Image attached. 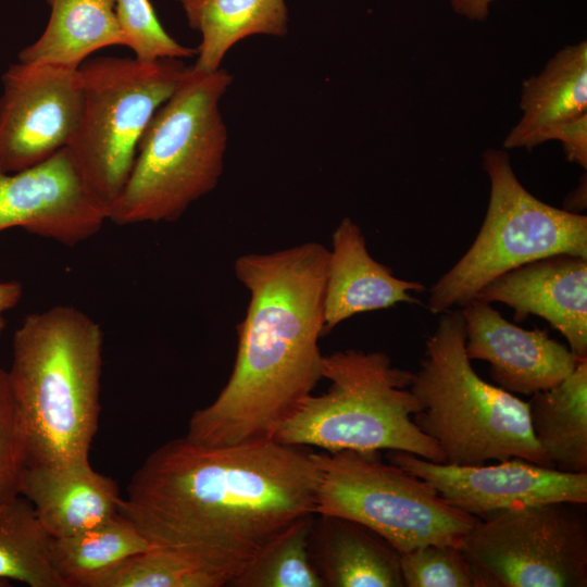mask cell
Returning <instances> with one entry per match:
<instances>
[{"label": "cell", "instance_id": "obj_16", "mask_svg": "<svg viewBox=\"0 0 587 587\" xmlns=\"http://www.w3.org/2000/svg\"><path fill=\"white\" fill-rule=\"evenodd\" d=\"M332 246L323 336L352 315L401 302L420 303L411 291H422L424 285L396 277L389 267L372 258L360 226L350 217H344L334 230Z\"/></svg>", "mask_w": 587, "mask_h": 587}, {"label": "cell", "instance_id": "obj_30", "mask_svg": "<svg viewBox=\"0 0 587 587\" xmlns=\"http://www.w3.org/2000/svg\"><path fill=\"white\" fill-rule=\"evenodd\" d=\"M548 140L560 141L563 146L567 161L574 162L586 170L587 113L542 130L536 139V146Z\"/></svg>", "mask_w": 587, "mask_h": 587}, {"label": "cell", "instance_id": "obj_26", "mask_svg": "<svg viewBox=\"0 0 587 587\" xmlns=\"http://www.w3.org/2000/svg\"><path fill=\"white\" fill-rule=\"evenodd\" d=\"M223 583L182 554L150 547L102 574L91 587H222Z\"/></svg>", "mask_w": 587, "mask_h": 587}, {"label": "cell", "instance_id": "obj_22", "mask_svg": "<svg viewBox=\"0 0 587 587\" xmlns=\"http://www.w3.org/2000/svg\"><path fill=\"white\" fill-rule=\"evenodd\" d=\"M189 27L201 35L195 67L215 71L240 40L254 35L283 37L288 32L285 0H175Z\"/></svg>", "mask_w": 587, "mask_h": 587}, {"label": "cell", "instance_id": "obj_8", "mask_svg": "<svg viewBox=\"0 0 587 587\" xmlns=\"http://www.w3.org/2000/svg\"><path fill=\"white\" fill-rule=\"evenodd\" d=\"M379 452H313L314 514L359 522L400 553L429 544L460 546L478 517L453 507L423 478L385 462Z\"/></svg>", "mask_w": 587, "mask_h": 587}, {"label": "cell", "instance_id": "obj_33", "mask_svg": "<svg viewBox=\"0 0 587 587\" xmlns=\"http://www.w3.org/2000/svg\"><path fill=\"white\" fill-rule=\"evenodd\" d=\"M583 209H586V175L582 177L578 187L567 196L564 202V210L569 212L578 213Z\"/></svg>", "mask_w": 587, "mask_h": 587}, {"label": "cell", "instance_id": "obj_11", "mask_svg": "<svg viewBox=\"0 0 587 587\" xmlns=\"http://www.w3.org/2000/svg\"><path fill=\"white\" fill-rule=\"evenodd\" d=\"M2 83L0 168L18 172L68 147L84 109L79 67L18 62Z\"/></svg>", "mask_w": 587, "mask_h": 587}, {"label": "cell", "instance_id": "obj_28", "mask_svg": "<svg viewBox=\"0 0 587 587\" xmlns=\"http://www.w3.org/2000/svg\"><path fill=\"white\" fill-rule=\"evenodd\" d=\"M115 13L136 59L154 61L197 54L195 48L180 45L167 34L150 0H115Z\"/></svg>", "mask_w": 587, "mask_h": 587}, {"label": "cell", "instance_id": "obj_29", "mask_svg": "<svg viewBox=\"0 0 587 587\" xmlns=\"http://www.w3.org/2000/svg\"><path fill=\"white\" fill-rule=\"evenodd\" d=\"M26 466L24 436L8 372L0 369V502L21 496Z\"/></svg>", "mask_w": 587, "mask_h": 587}, {"label": "cell", "instance_id": "obj_25", "mask_svg": "<svg viewBox=\"0 0 587 587\" xmlns=\"http://www.w3.org/2000/svg\"><path fill=\"white\" fill-rule=\"evenodd\" d=\"M313 515L298 519L274 536L229 586L324 587L308 549Z\"/></svg>", "mask_w": 587, "mask_h": 587}, {"label": "cell", "instance_id": "obj_6", "mask_svg": "<svg viewBox=\"0 0 587 587\" xmlns=\"http://www.w3.org/2000/svg\"><path fill=\"white\" fill-rule=\"evenodd\" d=\"M326 392L303 398L274 433L273 440L323 451H403L446 462L439 446L413 421L420 411L410 390L412 372L395 366L384 352L354 349L323 355Z\"/></svg>", "mask_w": 587, "mask_h": 587}, {"label": "cell", "instance_id": "obj_17", "mask_svg": "<svg viewBox=\"0 0 587 587\" xmlns=\"http://www.w3.org/2000/svg\"><path fill=\"white\" fill-rule=\"evenodd\" d=\"M20 495L33 507L51 539L83 532L120 512L122 497L111 477L90 462L28 465Z\"/></svg>", "mask_w": 587, "mask_h": 587}, {"label": "cell", "instance_id": "obj_23", "mask_svg": "<svg viewBox=\"0 0 587 587\" xmlns=\"http://www.w3.org/2000/svg\"><path fill=\"white\" fill-rule=\"evenodd\" d=\"M151 545L120 512L71 536L52 539L54 567L66 587H91L105 572Z\"/></svg>", "mask_w": 587, "mask_h": 587}, {"label": "cell", "instance_id": "obj_19", "mask_svg": "<svg viewBox=\"0 0 587 587\" xmlns=\"http://www.w3.org/2000/svg\"><path fill=\"white\" fill-rule=\"evenodd\" d=\"M519 123L503 141L507 149L536 147L538 135L587 113V42L567 46L544 70L522 84Z\"/></svg>", "mask_w": 587, "mask_h": 587}, {"label": "cell", "instance_id": "obj_24", "mask_svg": "<svg viewBox=\"0 0 587 587\" xmlns=\"http://www.w3.org/2000/svg\"><path fill=\"white\" fill-rule=\"evenodd\" d=\"M51 541L24 497L0 502V578L66 587L54 567Z\"/></svg>", "mask_w": 587, "mask_h": 587}, {"label": "cell", "instance_id": "obj_2", "mask_svg": "<svg viewBox=\"0 0 587 587\" xmlns=\"http://www.w3.org/2000/svg\"><path fill=\"white\" fill-rule=\"evenodd\" d=\"M329 250L309 241L235 261L250 294L232 374L215 400L195 411L186 437L207 446L273 439L322 376L319 340Z\"/></svg>", "mask_w": 587, "mask_h": 587}, {"label": "cell", "instance_id": "obj_3", "mask_svg": "<svg viewBox=\"0 0 587 587\" xmlns=\"http://www.w3.org/2000/svg\"><path fill=\"white\" fill-rule=\"evenodd\" d=\"M102 364L103 332L76 307L59 304L24 317L7 372L27 466L89 461Z\"/></svg>", "mask_w": 587, "mask_h": 587}, {"label": "cell", "instance_id": "obj_31", "mask_svg": "<svg viewBox=\"0 0 587 587\" xmlns=\"http://www.w3.org/2000/svg\"><path fill=\"white\" fill-rule=\"evenodd\" d=\"M492 0H451L453 10L470 20L482 21L489 13Z\"/></svg>", "mask_w": 587, "mask_h": 587}, {"label": "cell", "instance_id": "obj_7", "mask_svg": "<svg viewBox=\"0 0 587 587\" xmlns=\"http://www.w3.org/2000/svg\"><path fill=\"white\" fill-rule=\"evenodd\" d=\"M483 168L490 197L469 250L429 289L427 307L441 314L474 300L498 276L554 254L587 258V216L551 207L517 179L507 152L487 149Z\"/></svg>", "mask_w": 587, "mask_h": 587}, {"label": "cell", "instance_id": "obj_21", "mask_svg": "<svg viewBox=\"0 0 587 587\" xmlns=\"http://www.w3.org/2000/svg\"><path fill=\"white\" fill-rule=\"evenodd\" d=\"M527 403L534 437L553 466L587 473V358Z\"/></svg>", "mask_w": 587, "mask_h": 587}, {"label": "cell", "instance_id": "obj_9", "mask_svg": "<svg viewBox=\"0 0 587 587\" xmlns=\"http://www.w3.org/2000/svg\"><path fill=\"white\" fill-rule=\"evenodd\" d=\"M187 67L182 59L120 57L96 58L79 66L83 116L67 149L107 213L130 174L146 127Z\"/></svg>", "mask_w": 587, "mask_h": 587}, {"label": "cell", "instance_id": "obj_12", "mask_svg": "<svg viewBox=\"0 0 587 587\" xmlns=\"http://www.w3.org/2000/svg\"><path fill=\"white\" fill-rule=\"evenodd\" d=\"M387 460L428 482L459 510L483 517L546 502L587 503V473H566L512 458L496 464L455 465L403 451Z\"/></svg>", "mask_w": 587, "mask_h": 587}, {"label": "cell", "instance_id": "obj_1", "mask_svg": "<svg viewBox=\"0 0 587 587\" xmlns=\"http://www.w3.org/2000/svg\"><path fill=\"white\" fill-rule=\"evenodd\" d=\"M317 467L302 446H207L186 436L152 451L120 513L152 547L175 551L229 586L289 524L314 514Z\"/></svg>", "mask_w": 587, "mask_h": 587}, {"label": "cell", "instance_id": "obj_5", "mask_svg": "<svg viewBox=\"0 0 587 587\" xmlns=\"http://www.w3.org/2000/svg\"><path fill=\"white\" fill-rule=\"evenodd\" d=\"M461 310L441 313L425 342L410 390L420 403L419 429L455 465H483L519 458L555 469L536 441L528 403L475 372L465 352Z\"/></svg>", "mask_w": 587, "mask_h": 587}, {"label": "cell", "instance_id": "obj_32", "mask_svg": "<svg viewBox=\"0 0 587 587\" xmlns=\"http://www.w3.org/2000/svg\"><path fill=\"white\" fill-rule=\"evenodd\" d=\"M23 296V286L16 280H0V317L13 309Z\"/></svg>", "mask_w": 587, "mask_h": 587}, {"label": "cell", "instance_id": "obj_27", "mask_svg": "<svg viewBox=\"0 0 587 587\" xmlns=\"http://www.w3.org/2000/svg\"><path fill=\"white\" fill-rule=\"evenodd\" d=\"M404 587H484L460 546L429 544L400 553Z\"/></svg>", "mask_w": 587, "mask_h": 587}, {"label": "cell", "instance_id": "obj_13", "mask_svg": "<svg viewBox=\"0 0 587 587\" xmlns=\"http://www.w3.org/2000/svg\"><path fill=\"white\" fill-rule=\"evenodd\" d=\"M107 221V208L85 185L67 148L18 172L0 168V232L20 227L75 246Z\"/></svg>", "mask_w": 587, "mask_h": 587}, {"label": "cell", "instance_id": "obj_4", "mask_svg": "<svg viewBox=\"0 0 587 587\" xmlns=\"http://www.w3.org/2000/svg\"><path fill=\"white\" fill-rule=\"evenodd\" d=\"M232 83L224 67H187L146 127L130 174L108 208V221L174 222L216 187L228 139L220 102Z\"/></svg>", "mask_w": 587, "mask_h": 587}, {"label": "cell", "instance_id": "obj_10", "mask_svg": "<svg viewBox=\"0 0 587 587\" xmlns=\"http://www.w3.org/2000/svg\"><path fill=\"white\" fill-rule=\"evenodd\" d=\"M583 503L546 502L478 517L460 548L484 587H586Z\"/></svg>", "mask_w": 587, "mask_h": 587}, {"label": "cell", "instance_id": "obj_34", "mask_svg": "<svg viewBox=\"0 0 587 587\" xmlns=\"http://www.w3.org/2000/svg\"><path fill=\"white\" fill-rule=\"evenodd\" d=\"M5 328V320L3 316L0 317V337H1V334L2 332L4 330Z\"/></svg>", "mask_w": 587, "mask_h": 587}, {"label": "cell", "instance_id": "obj_14", "mask_svg": "<svg viewBox=\"0 0 587 587\" xmlns=\"http://www.w3.org/2000/svg\"><path fill=\"white\" fill-rule=\"evenodd\" d=\"M461 311L469 359L488 362L495 385L510 394L532 396L548 389L583 359L547 330H528L510 323L491 303L474 299Z\"/></svg>", "mask_w": 587, "mask_h": 587}, {"label": "cell", "instance_id": "obj_18", "mask_svg": "<svg viewBox=\"0 0 587 587\" xmlns=\"http://www.w3.org/2000/svg\"><path fill=\"white\" fill-rule=\"evenodd\" d=\"M308 549L324 587H404L400 552L359 522L319 514Z\"/></svg>", "mask_w": 587, "mask_h": 587}, {"label": "cell", "instance_id": "obj_15", "mask_svg": "<svg viewBox=\"0 0 587 587\" xmlns=\"http://www.w3.org/2000/svg\"><path fill=\"white\" fill-rule=\"evenodd\" d=\"M474 299L507 304L516 322L542 317L576 357L587 358V258L554 254L532 261L498 276Z\"/></svg>", "mask_w": 587, "mask_h": 587}, {"label": "cell", "instance_id": "obj_20", "mask_svg": "<svg viewBox=\"0 0 587 587\" xmlns=\"http://www.w3.org/2000/svg\"><path fill=\"white\" fill-rule=\"evenodd\" d=\"M50 18L40 37L18 53V62L78 68L110 46L127 47L115 0H47Z\"/></svg>", "mask_w": 587, "mask_h": 587}]
</instances>
